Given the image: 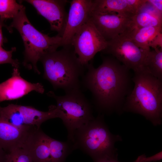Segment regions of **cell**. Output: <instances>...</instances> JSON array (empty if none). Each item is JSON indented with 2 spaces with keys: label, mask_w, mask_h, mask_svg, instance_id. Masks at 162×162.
<instances>
[{
  "label": "cell",
  "mask_w": 162,
  "mask_h": 162,
  "mask_svg": "<svg viewBox=\"0 0 162 162\" xmlns=\"http://www.w3.org/2000/svg\"><path fill=\"white\" fill-rule=\"evenodd\" d=\"M102 60L97 68L92 62L86 66L82 89L91 92L93 103L100 112L120 113L133 89L130 70L112 56H102Z\"/></svg>",
  "instance_id": "1"
},
{
  "label": "cell",
  "mask_w": 162,
  "mask_h": 162,
  "mask_svg": "<svg viewBox=\"0 0 162 162\" xmlns=\"http://www.w3.org/2000/svg\"><path fill=\"white\" fill-rule=\"evenodd\" d=\"M134 87L127 97L123 111L144 116L154 125L161 124L162 118V80L146 70L134 73Z\"/></svg>",
  "instance_id": "2"
},
{
  "label": "cell",
  "mask_w": 162,
  "mask_h": 162,
  "mask_svg": "<svg viewBox=\"0 0 162 162\" xmlns=\"http://www.w3.org/2000/svg\"><path fill=\"white\" fill-rule=\"evenodd\" d=\"M44 55L40 59L44 69L43 77L55 89L65 93L82 89L81 79L86 67L80 63L71 45L62 47Z\"/></svg>",
  "instance_id": "3"
},
{
  "label": "cell",
  "mask_w": 162,
  "mask_h": 162,
  "mask_svg": "<svg viewBox=\"0 0 162 162\" xmlns=\"http://www.w3.org/2000/svg\"><path fill=\"white\" fill-rule=\"evenodd\" d=\"M118 135L112 134L106 124L103 115L96 118L75 132L72 143L90 156L94 162L109 158H117L115 143L121 140Z\"/></svg>",
  "instance_id": "4"
},
{
  "label": "cell",
  "mask_w": 162,
  "mask_h": 162,
  "mask_svg": "<svg viewBox=\"0 0 162 162\" xmlns=\"http://www.w3.org/2000/svg\"><path fill=\"white\" fill-rule=\"evenodd\" d=\"M13 20L9 28L12 30V28H14L18 31L25 46L22 64L40 74V73L37 65L38 62L44 55L62 46V37L58 34L50 37L36 29L27 18L25 6Z\"/></svg>",
  "instance_id": "5"
},
{
  "label": "cell",
  "mask_w": 162,
  "mask_h": 162,
  "mask_svg": "<svg viewBox=\"0 0 162 162\" xmlns=\"http://www.w3.org/2000/svg\"><path fill=\"white\" fill-rule=\"evenodd\" d=\"M46 94L56 100L58 118L67 128L68 140L72 143L75 131L94 118L91 103L81 89L65 92L63 96L56 95L52 91Z\"/></svg>",
  "instance_id": "6"
},
{
  "label": "cell",
  "mask_w": 162,
  "mask_h": 162,
  "mask_svg": "<svg viewBox=\"0 0 162 162\" xmlns=\"http://www.w3.org/2000/svg\"><path fill=\"white\" fill-rule=\"evenodd\" d=\"M58 118L56 106L51 105L49 110L44 112L31 106L13 104L0 106V118L18 128L35 127L39 128L46 121Z\"/></svg>",
  "instance_id": "7"
},
{
  "label": "cell",
  "mask_w": 162,
  "mask_h": 162,
  "mask_svg": "<svg viewBox=\"0 0 162 162\" xmlns=\"http://www.w3.org/2000/svg\"><path fill=\"white\" fill-rule=\"evenodd\" d=\"M107 44L90 18L75 34L71 45L81 64L86 67L97 52L106 47Z\"/></svg>",
  "instance_id": "8"
},
{
  "label": "cell",
  "mask_w": 162,
  "mask_h": 162,
  "mask_svg": "<svg viewBox=\"0 0 162 162\" xmlns=\"http://www.w3.org/2000/svg\"><path fill=\"white\" fill-rule=\"evenodd\" d=\"M127 33L107 41L106 47L102 52L113 56L134 73L144 70V61L147 52L138 47Z\"/></svg>",
  "instance_id": "9"
},
{
  "label": "cell",
  "mask_w": 162,
  "mask_h": 162,
  "mask_svg": "<svg viewBox=\"0 0 162 162\" xmlns=\"http://www.w3.org/2000/svg\"><path fill=\"white\" fill-rule=\"evenodd\" d=\"M134 15L102 14L92 11L90 18L100 33L108 41L128 32L133 28Z\"/></svg>",
  "instance_id": "10"
},
{
  "label": "cell",
  "mask_w": 162,
  "mask_h": 162,
  "mask_svg": "<svg viewBox=\"0 0 162 162\" xmlns=\"http://www.w3.org/2000/svg\"><path fill=\"white\" fill-rule=\"evenodd\" d=\"M38 13L49 22L51 30L62 37L65 27L68 13L65 10V0H28Z\"/></svg>",
  "instance_id": "11"
},
{
  "label": "cell",
  "mask_w": 162,
  "mask_h": 162,
  "mask_svg": "<svg viewBox=\"0 0 162 162\" xmlns=\"http://www.w3.org/2000/svg\"><path fill=\"white\" fill-rule=\"evenodd\" d=\"M92 0H73L68 13L62 36V47L71 45L73 37L78 29L90 18Z\"/></svg>",
  "instance_id": "12"
},
{
  "label": "cell",
  "mask_w": 162,
  "mask_h": 162,
  "mask_svg": "<svg viewBox=\"0 0 162 162\" xmlns=\"http://www.w3.org/2000/svg\"><path fill=\"white\" fill-rule=\"evenodd\" d=\"M33 91L42 94L44 89L40 83H32L24 79L19 68H14L11 76L0 83V102L18 99Z\"/></svg>",
  "instance_id": "13"
},
{
  "label": "cell",
  "mask_w": 162,
  "mask_h": 162,
  "mask_svg": "<svg viewBox=\"0 0 162 162\" xmlns=\"http://www.w3.org/2000/svg\"><path fill=\"white\" fill-rule=\"evenodd\" d=\"M35 128H18L0 118V148L8 153L14 149L25 146Z\"/></svg>",
  "instance_id": "14"
},
{
  "label": "cell",
  "mask_w": 162,
  "mask_h": 162,
  "mask_svg": "<svg viewBox=\"0 0 162 162\" xmlns=\"http://www.w3.org/2000/svg\"><path fill=\"white\" fill-rule=\"evenodd\" d=\"M146 0H92V11L102 14L134 15Z\"/></svg>",
  "instance_id": "15"
},
{
  "label": "cell",
  "mask_w": 162,
  "mask_h": 162,
  "mask_svg": "<svg viewBox=\"0 0 162 162\" xmlns=\"http://www.w3.org/2000/svg\"><path fill=\"white\" fill-rule=\"evenodd\" d=\"M46 136L40 128H35L31 133L26 147L33 162H52Z\"/></svg>",
  "instance_id": "16"
},
{
  "label": "cell",
  "mask_w": 162,
  "mask_h": 162,
  "mask_svg": "<svg viewBox=\"0 0 162 162\" xmlns=\"http://www.w3.org/2000/svg\"><path fill=\"white\" fill-rule=\"evenodd\" d=\"M162 15L146 1L138 12L133 16V28L162 27Z\"/></svg>",
  "instance_id": "17"
},
{
  "label": "cell",
  "mask_w": 162,
  "mask_h": 162,
  "mask_svg": "<svg viewBox=\"0 0 162 162\" xmlns=\"http://www.w3.org/2000/svg\"><path fill=\"white\" fill-rule=\"evenodd\" d=\"M161 32L162 27H151L134 28L127 33L138 47L147 52L150 50V41Z\"/></svg>",
  "instance_id": "18"
},
{
  "label": "cell",
  "mask_w": 162,
  "mask_h": 162,
  "mask_svg": "<svg viewBox=\"0 0 162 162\" xmlns=\"http://www.w3.org/2000/svg\"><path fill=\"white\" fill-rule=\"evenodd\" d=\"M46 139L52 162H65L68 156L75 149L73 143L68 140L61 141L47 135Z\"/></svg>",
  "instance_id": "19"
},
{
  "label": "cell",
  "mask_w": 162,
  "mask_h": 162,
  "mask_svg": "<svg viewBox=\"0 0 162 162\" xmlns=\"http://www.w3.org/2000/svg\"><path fill=\"white\" fill-rule=\"evenodd\" d=\"M144 66L146 70L150 74L162 80V49L157 48L147 52Z\"/></svg>",
  "instance_id": "20"
},
{
  "label": "cell",
  "mask_w": 162,
  "mask_h": 162,
  "mask_svg": "<svg viewBox=\"0 0 162 162\" xmlns=\"http://www.w3.org/2000/svg\"><path fill=\"white\" fill-rule=\"evenodd\" d=\"M14 0H0V20L13 19L24 7Z\"/></svg>",
  "instance_id": "21"
},
{
  "label": "cell",
  "mask_w": 162,
  "mask_h": 162,
  "mask_svg": "<svg viewBox=\"0 0 162 162\" xmlns=\"http://www.w3.org/2000/svg\"><path fill=\"white\" fill-rule=\"evenodd\" d=\"M6 162H33L26 146L13 149L7 153Z\"/></svg>",
  "instance_id": "22"
},
{
  "label": "cell",
  "mask_w": 162,
  "mask_h": 162,
  "mask_svg": "<svg viewBox=\"0 0 162 162\" xmlns=\"http://www.w3.org/2000/svg\"><path fill=\"white\" fill-rule=\"evenodd\" d=\"M16 50L15 47H12L10 51H6L2 47H0V64L9 63L14 68H19L20 65L19 60L12 58V53Z\"/></svg>",
  "instance_id": "23"
},
{
  "label": "cell",
  "mask_w": 162,
  "mask_h": 162,
  "mask_svg": "<svg viewBox=\"0 0 162 162\" xmlns=\"http://www.w3.org/2000/svg\"><path fill=\"white\" fill-rule=\"evenodd\" d=\"M148 46L154 49L157 48L162 49V32L159 33L149 42Z\"/></svg>",
  "instance_id": "24"
},
{
  "label": "cell",
  "mask_w": 162,
  "mask_h": 162,
  "mask_svg": "<svg viewBox=\"0 0 162 162\" xmlns=\"http://www.w3.org/2000/svg\"><path fill=\"white\" fill-rule=\"evenodd\" d=\"M162 151H161L149 157H146L144 154L142 155H141V162H152L160 160L162 158Z\"/></svg>",
  "instance_id": "25"
},
{
  "label": "cell",
  "mask_w": 162,
  "mask_h": 162,
  "mask_svg": "<svg viewBox=\"0 0 162 162\" xmlns=\"http://www.w3.org/2000/svg\"><path fill=\"white\" fill-rule=\"evenodd\" d=\"M147 2L162 15V0H147Z\"/></svg>",
  "instance_id": "26"
},
{
  "label": "cell",
  "mask_w": 162,
  "mask_h": 162,
  "mask_svg": "<svg viewBox=\"0 0 162 162\" xmlns=\"http://www.w3.org/2000/svg\"><path fill=\"white\" fill-rule=\"evenodd\" d=\"M3 27L6 28L10 32H11L12 31V30L9 28V26L4 24V21L0 20V47H2L5 40L3 36L2 32V29Z\"/></svg>",
  "instance_id": "27"
},
{
  "label": "cell",
  "mask_w": 162,
  "mask_h": 162,
  "mask_svg": "<svg viewBox=\"0 0 162 162\" xmlns=\"http://www.w3.org/2000/svg\"><path fill=\"white\" fill-rule=\"evenodd\" d=\"M141 156H139L134 161L132 162H141ZM96 162H120L117 160V158H109L103 159Z\"/></svg>",
  "instance_id": "28"
},
{
  "label": "cell",
  "mask_w": 162,
  "mask_h": 162,
  "mask_svg": "<svg viewBox=\"0 0 162 162\" xmlns=\"http://www.w3.org/2000/svg\"><path fill=\"white\" fill-rule=\"evenodd\" d=\"M7 153L0 148V162H6Z\"/></svg>",
  "instance_id": "29"
}]
</instances>
